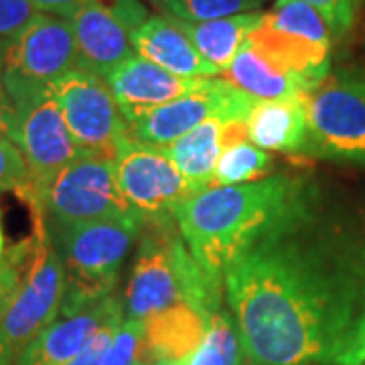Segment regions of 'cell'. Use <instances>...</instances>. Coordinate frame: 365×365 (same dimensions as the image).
<instances>
[{
    "mask_svg": "<svg viewBox=\"0 0 365 365\" xmlns=\"http://www.w3.org/2000/svg\"><path fill=\"white\" fill-rule=\"evenodd\" d=\"M248 365H365V235L311 189L225 272Z\"/></svg>",
    "mask_w": 365,
    "mask_h": 365,
    "instance_id": "cell-1",
    "label": "cell"
},
{
    "mask_svg": "<svg viewBox=\"0 0 365 365\" xmlns=\"http://www.w3.org/2000/svg\"><path fill=\"white\" fill-rule=\"evenodd\" d=\"M313 189L297 175H268L260 181L215 187L185 199L175 222L211 288L225 299V272L235 258Z\"/></svg>",
    "mask_w": 365,
    "mask_h": 365,
    "instance_id": "cell-2",
    "label": "cell"
},
{
    "mask_svg": "<svg viewBox=\"0 0 365 365\" xmlns=\"http://www.w3.org/2000/svg\"><path fill=\"white\" fill-rule=\"evenodd\" d=\"M223 300L201 272L175 215L140 223L124 294V314L128 319L144 323L179 302H189L213 317L223 309Z\"/></svg>",
    "mask_w": 365,
    "mask_h": 365,
    "instance_id": "cell-3",
    "label": "cell"
},
{
    "mask_svg": "<svg viewBox=\"0 0 365 365\" xmlns=\"http://www.w3.org/2000/svg\"><path fill=\"white\" fill-rule=\"evenodd\" d=\"M136 215L47 227L66 272L61 313L71 314L116 294L122 266L140 232Z\"/></svg>",
    "mask_w": 365,
    "mask_h": 365,
    "instance_id": "cell-4",
    "label": "cell"
},
{
    "mask_svg": "<svg viewBox=\"0 0 365 365\" xmlns=\"http://www.w3.org/2000/svg\"><path fill=\"white\" fill-rule=\"evenodd\" d=\"M78 67L76 39L63 16L37 13L2 47V90L14 114L43 98Z\"/></svg>",
    "mask_w": 365,
    "mask_h": 365,
    "instance_id": "cell-5",
    "label": "cell"
},
{
    "mask_svg": "<svg viewBox=\"0 0 365 365\" xmlns=\"http://www.w3.org/2000/svg\"><path fill=\"white\" fill-rule=\"evenodd\" d=\"M309 155L365 167V73H327L304 96Z\"/></svg>",
    "mask_w": 365,
    "mask_h": 365,
    "instance_id": "cell-6",
    "label": "cell"
},
{
    "mask_svg": "<svg viewBox=\"0 0 365 365\" xmlns=\"http://www.w3.org/2000/svg\"><path fill=\"white\" fill-rule=\"evenodd\" d=\"M35 232L29 237V258L21 274L9 313L2 341L11 365L26 345L51 325L61 313L66 292V272L51 235L41 217H33Z\"/></svg>",
    "mask_w": 365,
    "mask_h": 365,
    "instance_id": "cell-7",
    "label": "cell"
},
{
    "mask_svg": "<svg viewBox=\"0 0 365 365\" xmlns=\"http://www.w3.org/2000/svg\"><path fill=\"white\" fill-rule=\"evenodd\" d=\"M49 96L61 108L81 155L116 158L130 132L108 79L76 67L53 83Z\"/></svg>",
    "mask_w": 365,
    "mask_h": 365,
    "instance_id": "cell-8",
    "label": "cell"
},
{
    "mask_svg": "<svg viewBox=\"0 0 365 365\" xmlns=\"http://www.w3.org/2000/svg\"><path fill=\"white\" fill-rule=\"evenodd\" d=\"M11 140L19 148L26 169L25 187L19 195L31 207V213H37L51 182L81 157V150L67 128L61 108L49 91L16 112Z\"/></svg>",
    "mask_w": 365,
    "mask_h": 365,
    "instance_id": "cell-9",
    "label": "cell"
},
{
    "mask_svg": "<svg viewBox=\"0 0 365 365\" xmlns=\"http://www.w3.org/2000/svg\"><path fill=\"white\" fill-rule=\"evenodd\" d=\"M116 215L136 213L118 189L114 160L90 155H81L59 173L43 197L41 209L33 213V217H41L49 230Z\"/></svg>",
    "mask_w": 365,
    "mask_h": 365,
    "instance_id": "cell-10",
    "label": "cell"
},
{
    "mask_svg": "<svg viewBox=\"0 0 365 365\" xmlns=\"http://www.w3.org/2000/svg\"><path fill=\"white\" fill-rule=\"evenodd\" d=\"M148 19L140 0H81L67 16L78 51V67L108 78L132 49V35Z\"/></svg>",
    "mask_w": 365,
    "mask_h": 365,
    "instance_id": "cell-11",
    "label": "cell"
},
{
    "mask_svg": "<svg viewBox=\"0 0 365 365\" xmlns=\"http://www.w3.org/2000/svg\"><path fill=\"white\" fill-rule=\"evenodd\" d=\"M114 173L120 193L140 222L173 215L185 199L195 195L163 148L130 136L114 158Z\"/></svg>",
    "mask_w": 365,
    "mask_h": 365,
    "instance_id": "cell-12",
    "label": "cell"
},
{
    "mask_svg": "<svg viewBox=\"0 0 365 365\" xmlns=\"http://www.w3.org/2000/svg\"><path fill=\"white\" fill-rule=\"evenodd\" d=\"M256 102L258 100L235 90L225 79L213 78L203 90L150 108L126 122L130 138L165 148L211 118L248 120L250 110Z\"/></svg>",
    "mask_w": 365,
    "mask_h": 365,
    "instance_id": "cell-13",
    "label": "cell"
},
{
    "mask_svg": "<svg viewBox=\"0 0 365 365\" xmlns=\"http://www.w3.org/2000/svg\"><path fill=\"white\" fill-rule=\"evenodd\" d=\"M106 79L124 118L130 120L150 108L203 90L213 78H179L134 53Z\"/></svg>",
    "mask_w": 365,
    "mask_h": 365,
    "instance_id": "cell-14",
    "label": "cell"
},
{
    "mask_svg": "<svg viewBox=\"0 0 365 365\" xmlns=\"http://www.w3.org/2000/svg\"><path fill=\"white\" fill-rule=\"evenodd\" d=\"M122 309L120 297L112 294L78 313L59 314L39 337L26 345L13 365H69L102 323Z\"/></svg>",
    "mask_w": 365,
    "mask_h": 365,
    "instance_id": "cell-15",
    "label": "cell"
},
{
    "mask_svg": "<svg viewBox=\"0 0 365 365\" xmlns=\"http://www.w3.org/2000/svg\"><path fill=\"white\" fill-rule=\"evenodd\" d=\"M132 49L179 78H220L222 71L197 51L179 26L165 16H148L132 35Z\"/></svg>",
    "mask_w": 365,
    "mask_h": 365,
    "instance_id": "cell-16",
    "label": "cell"
},
{
    "mask_svg": "<svg viewBox=\"0 0 365 365\" xmlns=\"http://www.w3.org/2000/svg\"><path fill=\"white\" fill-rule=\"evenodd\" d=\"M248 43L270 63L299 76L311 86H317L329 73L331 43H321L302 33L280 29L266 21L264 14L258 26L248 35Z\"/></svg>",
    "mask_w": 365,
    "mask_h": 365,
    "instance_id": "cell-17",
    "label": "cell"
},
{
    "mask_svg": "<svg viewBox=\"0 0 365 365\" xmlns=\"http://www.w3.org/2000/svg\"><path fill=\"white\" fill-rule=\"evenodd\" d=\"M211 317L179 302L144 321L143 355L148 364L193 359L207 335Z\"/></svg>",
    "mask_w": 365,
    "mask_h": 365,
    "instance_id": "cell-18",
    "label": "cell"
},
{
    "mask_svg": "<svg viewBox=\"0 0 365 365\" xmlns=\"http://www.w3.org/2000/svg\"><path fill=\"white\" fill-rule=\"evenodd\" d=\"M246 122L250 140L266 153H309V122L302 96L290 100H258Z\"/></svg>",
    "mask_w": 365,
    "mask_h": 365,
    "instance_id": "cell-19",
    "label": "cell"
},
{
    "mask_svg": "<svg viewBox=\"0 0 365 365\" xmlns=\"http://www.w3.org/2000/svg\"><path fill=\"white\" fill-rule=\"evenodd\" d=\"M220 78L252 100H290L304 96L313 88L299 76H292L270 63L250 45L248 39L237 51L232 66Z\"/></svg>",
    "mask_w": 365,
    "mask_h": 365,
    "instance_id": "cell-20",
    "label": "cell"
},
{
    "mask_svg": "<svg viewBox=\"0 0 365 365\" xmlns=\"http://www.w3.org/2000/svg\"><path fill=\"white\" fill-rule=\"evenodd\" d=\"M225 122V118H211L163 148L195 195L211 189L222 153V130Z\"/></svg>",
    "mask_w": 365,
    "mask_h": 365,
    "instance_id": "cell-21",
    "label": "cell"
},
{
    "mask_svg": "<svg viewBox=\"0 0 365 365\" xmlns=\"http://www.w3.org/2000/svg\"><path fill=\"white\" fill-rule=\"evenodd\" d=\"M262 14L264 13L254 11V13L234 14V16L201 21V23L177 21V19H169V21L179 26L189 37V41L195 45L197 51L223 73L232 66V61L242 49V45L246 43L250 33L258 26Z\"/></svg>",
    "mask_w": 365,
    "mask_h": 365,
    "instance_id": "cell-22",
    "label": "cell"
},
{
    "mask_svg": "<svg viewBox=\"0 0 365 365\" xmlns=\"http://www.w3.org/2000/svg\"><path fill=\"white\" fill-rule=\"evenodd\" d=\"M274 158L250 140L246 120H227L222 130V153L211 181L215 187H234L272 175Z\"/></svg>",
    "mask_w": 365,
    "mask_h": 365,
    "instance_id": "cell-23",
    "label": "cell"
},
{
    "mask_svg": "<svg viewBox=\"0 0 365 365\" xmlns=\"http://www.w3.org/2000/svg\"><path fill=\"white\" fill-rule=\"evenodd\" d=\"M191 365H248L242 341L227 309L211 317L207 335L191 359Z\"/></svg>",
    "mask_w": 365,
    "mask_h": 365,
    "instance_id": "cell-24",
    "label": "cell"
},
{
    "mask_svg": "<svg viewBox=\"0 0 365 365\" xmlns=\"http://www.w3.org/2000/svg\"><path fill=\"white\" fill-rule=\"evenodd\" d=\"M160 16L201 23L258 11L262 0H148Z\"/></svg>",
    "mask_w": 365,
    "mask_h": 365,
    "instance_id": "cell-25",
    "label": "cell"
},
{
    "mask_svg": "<svg viewBox=\"0 0 365 365\" xmlns=\"http://www.w3.org/2000/svg\"><path fill=\"white\" fill-rule=\"evenodd\" d=\"M29 246L31 242H19L13 248L4 252L0 260V365H11L6 351H4V341H2V329H4V319L9 313L11 300H13L16 287L21 282V274L25 268V262L29 258Z\"/></svg>",
    "mask_w": 365,
    "mask_h": 365,
    "instance_id": "cell-26",
    "label": "cell"
},
{
    "mask_svg": "<svg viewBox=\"0 0 365 365\" xmlns=\"http://www.w3.org/2000/svg\"><path fill=\"white\" fill-rule=\"evenodd\" d=\"M144 343V323L136 319L124 317L122 325L110 343V349L106 353L102 365H134L143 359Z\"/></svg>",
    "mask_w": 365,
    "mask_h": 365,
    "instance_id": "cell-27",
    "label": "cell"
},
{
    "mask_svg": "<svg viewBox=\"0 0 365 365\" xmlns=\"http://www.w3.org/2000/svg\"><path fill=\"white\" fill-rule=\"evenodd\" d=\"M122 321H124V309L114 313L108 321L102 323V327L91 335V339L86 343V347L69 361V365H102L106 353L110 349V343L118 333Z\"/></svg>",
    "mask_w": 365,
    "mask_h": 365,
    "instance_id": "cell-28",
    "label": "cell"
},
{
    "mask_svg": "<svg viewBox=\"0 0 365 365\" xmlns=\"http://www.w3.org/2000/svg\"><path fill=\"white\" fill-rule=\"evenodd\" d=\"M276 2H287V0H276ZM302 2L314 6L319 13L325 16L333 35L341 37V35L349 33V29L355 23L357 2L359 0H302Z\"/></svg>",
    "mask_w": 365,
    "mask_h": 365,
    "instance_id": "cell-29",
    "label": "cell"
},
{
    "mask_svg": "<svg viewBox=\"0 0 365 365\" xmlns=\"http://www.w3.org/2000/svg\"><path fill=\"white\" fill-rule=\"evenodd\" d=\"M26 181L25 160L13 140H0V193L14 191L16 195L23 191Z\"/></svg>",
    "mask_w": 365,
    "mask_h": 365,
    "instance_id": "cell-30",
    "label": "cell"
},
{
    "mask_svg": "<svg viewBox=\"0 0 365 365\" xmlns=\"http://www.w3.org/2000/svg\"><path fill=\"white\" fill-rule=\"evenodd\" d=\"M35 14L29 0H0V43H9Z\"/></svg>",
    "mask_w": 365,
    "mask_h": 365,
    "instance_id": "cell-31",
    "label": "cell"
},
{
    "mask_svg": "<svg viewBox=\"0 0 365 365\" xmlns=\"http://www.w3.org/2000/svg\"><path fill=\"white\" fill-rule=\"evenodd\" d=\"M37 13H47V14H57V16H63L67 19L69 14L78 9V4L81 0H29Z\"/></svg>",
    "mask_w": 365,
    "mask_h": 365,
    "instance_id": "cell-32",
    "label": "cell"
},
{
    "mask_svg": "<svg viewBox=\"0 0 365 365\" xmlns=\"http://www.w3.org/2000/svg\"><path fill=\"white\" fill-rule=\"evenodd\" d=\"M14 114L13 106L9 104L6 98H0V140H11L14 130Z\"/></svg>",
    "mask_w": 365,
    "mask_h": 365,
    "instance_id": "cell-33",
    "label": "cell"
},
{
    "mask_svg": "<svg viewBox=\"0 0 365 365\" xmlns=\"http://www.w3.org/2000/svg\"><path fill=\"white\" fill-rule=\"evenodd\" d=\"M150 365H191V359H181V361H155Z\"/></svg>",
    "mask_w": 365,
    "mask_h": 365,
    "instance_id": "cell-34",
    "label": "cell"
},
{
    "mask_svg": "<svg viewBox=\"0 0 365 365\" xmlns=\"http://www.w3.org/2000/svg\"><path fill=\"white\" fill-rule=\"evenodd\" d=\"M4 256V232H2V211H0V260Z\"/></svg>",
    "mask_w": 365,
    "mask_h": 365,
    "instance_id": "cell-35",
    "label": "cell"
},
{
    "mask_svg": "<svg viewBox=\"0 0 365 365\" xmlns=\"http://www.w3.org/2000/svg\"><path fill=\"white\" fill-rule=\"evenodd\" d=\"M2 47H4V45L0 43V98H6V96H4V90H2Z\"/></svg>",
    "mask_w": 365,
    "mask_h": 365,
    "instance_id": "cell-36",
    "label": "cell"
},
{
    "mask_svg": "<svg viewBox=\"0 0 365 365\" xmlns=\"http://www.w3.org/2000/svg\"><path fill=\"white\" fill-rule=\"evenodd\" d=\"M134 365H150V364H148V361H146V359L143 357V359H138V361H136Z\"/></svg>",
    "mask_w": 365,
    "mask_h": 365,
    "instance_id": "cell-37",
    "label": "cell"
}]
</instances>
